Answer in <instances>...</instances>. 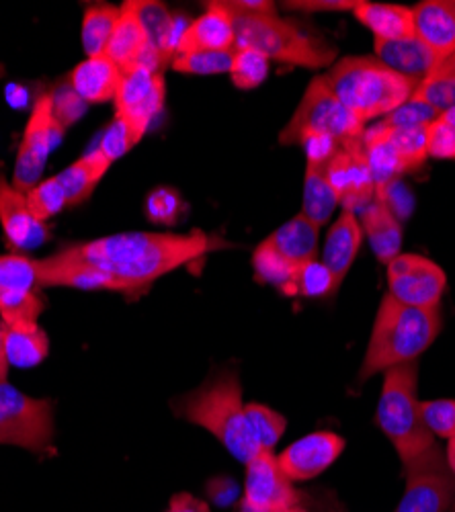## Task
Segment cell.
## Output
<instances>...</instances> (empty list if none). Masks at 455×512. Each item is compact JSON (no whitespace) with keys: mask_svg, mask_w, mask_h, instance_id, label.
Segmentation results:
<instances>
[{"mask_svg":"<svg viewBox=\"0 0 455 512\" xmlns=\"http://www.w3.org/2000/svg\"><path fill=\"white\" fill-rule=\"evenodd\" d=\"M224 246L226 242L218 236L193 230L189 234L126 232L72 244L64 250L74 259L107 273L119 293L140 297L160 277Z\"/></svg>","mask_w":455,"mask_h":512,"instance_id":"obj_1","label":"cell"},{"mask_svg":"<svg viewBox=\"0 0 455 512\" xmlns=\"http://www.w3.org/2000/svg\"><path fill=\"white\" fill-rule=\"evenodd\" d=\"M439 330L441 308H410L388 293L371 328L369 345L357 375L359 386L376 373L417 361L435 343Z\"/></svg>","mask_w":455,"mask_h":512,"instance_id":"obj_2","label":"cell"},{"mask_svg":"<svg viewBox=\"0 0 455 512\" xmlns=\"http://www.w3.org/2000/svg\"><path fill=\"white\" fill-rule=\"evenodd\" d=\"M173 406L177 416L212 433L238 461L248 463L259 453L248 431L242 383L234 369L214 373L203 386L177 398Z\"/></svg>","mask_w":455,"mask_h":512,"instance_id":"obj_3","label":"cell"},{"mask_svg":"<svg viewBox=\"0 0 455 512\" xmlns=\"http://www.w3.org/2000/svg\"><path fill=\"white\" fill-rule=\"evenodd\" d=\"M330 91L365 125L404 105L419 84L380 62L376 56H349L324 74Z\"/></svg>","mask_w":455,"mask_h":512,"instance_id":"obj_4","label":"cell"},{"mask_svg":"<svg viewBox=\"0 0 455 512\" xmlns=\"http://www.w3.org/2000/svg\"><path fill=\"white\" fill-rule=\"evenodd\" d=\"M234 17L236 48H253L285 66H302L320 70L335 62L337 48L330 46L322 37L302 31L292 21L279 19L275 11L242 13L230 11Z\"/></svg>","mask_w":455,"mask_h":512,"instance_id":"obj_5","label":"cell"},{"mask_svg":"<svg viewBox=\"0 0 455 512\" xmlns=\"http://www.w3.org/2000/svg\"><path fill=\"white\" fill-rule=\"evenodd\" d=\"M419 363L410 361L386 371L376 422L394 445L400 461L406 465L435 445L421 414L419 400Z\"/></svg>","mask_w":455,"mask_h":512,"instance_id":"obj_6","label":"cell"},{"mask_svg":"<svg viewBox=\"0 0 455 512\" xmlns=\"http://www.w3.org/2000/svg\"><path fill=\"white\" fill-rule=\"evenodd\" d=\"M363 123L330 91L324 76H314L296 109L279 136L283 146H304L308 140L326 138L347 144L363 136Z\"/></svg>","mask_w":455,"mask_h":512,"instance_id":"obj_7","label":"cell"},{"mask_svg":"<svg viewBox=\"0 0 455 512\" xmlns=\"http://www.w3.org/2000/svg\"><path fill=\"white\" fill-rule=\"evenodd\" d=\"M52 441L54 404L19 392L7 379L0 381V445L50 453Z\"/></svg>","mask_w":455,"mask_h":512,"instance_id":"obj_8","label":"cell"},{"mask_svg":"<svg viewBox=\"0 0 455 512\" xmlns=\"http://www.w3.org/2000/svg\"><path fill=\"white\" fill-rule=\"evenodd\" d=\"M404 476L406 488L394 512H449L455 506V476L437 445L406 463Z\"/></svg>","mask_w":455,"mask_h":512,"instance_id":"obj_9","label":"cell"},{"mask_svg":"<svg viewBox=\"0 0 455 512\" xmlns=\"http://www.w3.org/2000/svg\"><path fill=\"white\" fill-rule=\"evenodd\" d=\"M62 138L60 127L54 121V97L52 93L41 95L29 115L25 132L17 150L15 170H13V187L21 193L31 191L41 175H44L46 162Z\"/></svg>","mask_w":455,"mask_h":512,"instance_id":"obj_10","label":"cell"},{"mask_svg":"<svg viewBox=\"0 0 455 512\" xmlns=\"http://www.w3.org/2000/svg\"><path fill=\"white\" fill-rule=\"evenodd\" d=\"M388 293L410 308H439L447 289L445 271L427 256L400 252L388 265Z\"/></svg>","mask_w":455,"mask_h":512,"instance_id":"obj_11","label":"cell"},{"mask_svg":"<svg viewBox=\"0 0 455 512\" xmlns=\"http://www.w3.org/2000/svg\"><path fill=\"white\" fill-rule=\"evenodd\" d=\"M164 74L146 68H128L121 74L115 95V117L126 121L130 130L142 140L156 115L164 107Z\"/></svg>","mask_w":455,"mask_h":512,"instance_id":"obj_12","label":"cell"},{"mask_svg":"<svg viewBox=\"0 0 455 512\" xmlns=\"http://www.w3.org/2000/svg\"><path fill=\"white\" fill-rule=\"evenodd\" d=\"M300 494L285 476L277 455L259 451L246 463L244 498L240 512H287L296 508Z\"/></svg>","mask_w":455,"mask_h":512,"instance_id":"obj_13","label":"cell"},{"mask_svg":"<svg viewBox=\"0 0 455 512\" xmlns=\"http://www.w3.org/2000/svg\"><path fill=\"white\" fill-rule=\"evenodd\" d=\"M326 179L335 189L343 211L361 213L376 199V185L367 164L363 136L343 144L326 162Z\"/></svg>","mask_w":455,"mask_h":512,"instance_id":"obj_14","label":"cell"},{"mask_svg":"<svg viewBox=\"0 0 455 512\" xmlns=\"http://www.w3.org/2000/svg\"><path fill=\"white\" fill-rule=\"evenodd\" d=\"M345 451V439L330 431H316L292 443L277 455L285 476L292 482L318 478Z\"/></svg>","mask_w":455,"mask_h":512,"instance_id":"obj_15","label":"cell"},{"mask_svg":"<svg viewBox=\"0 0 455 512\" xmlns=\"http://www.w3.org/2000/svg\"><path fill=\"white\" fill-rule=\"evenodd\" d=\"M234 48V17L222 7V3H208V11L189 21L179 41L177 56L193 52H232Z\"/></svg>","mask_w":455,"mask_h":512,"instance_id":"obj_16","label":"cell"},{"mask_svg":"<svg viewBox=\"0 0 455 512\" xmlns=\"http://www.w3.org/2000/svg\"><path fill=\"white\" fill-rule=\"evenodd\" d=\"M0 226L9 246L17 252L35 248L46 238L44 224L31 216L25 193L15 189L3 173H0Z\"/></svg>","mask_w":455,"mask_h":512,"instance_id":"obj_17","label":"cell"},{"mask_svg":"<svg viewBox=\"0 0 455 512\" xmlns=\"http://www.w3.org/2000/svg\"><path fill=\"white\" fill-rule=\"evenodd\" d=\"M415 37L437 62L455 54V0H425L412 9Z\"/></svg>","mask_w":455,"mask_h":512,"instance_id":"obj_18","label":"cell"},{"mask_svg":"<svg viewBox=\"0 0 455 512\" xmlns=\"http://www.w3.org/2000/svg\"><path fill=\"white\" fill-rule=\"evenodd\" d=\"M37 275L41 287H74L87 291H117L115 281L101 269L82 263L70 256L64 248L48 259L37 261Z\"/></svg>","mask_w":455,"mask_h":512,"instance_id":"obj_19","label":"cell"},{"mask_svg":"<svg viewBox=\"0 0 455 512\" xmlns=\"http://www.w3.org/2000/svg\"><path fill=\"white\" fill-rule=\"evenodd\" d=\"M132 7L146 33L148 44L160 54L164 64H171L189 23H185L183 17L173 15L162 3H154V0H132Z\"/></svg>","mask_w":455,"mask_h":512,"instance_id":"obj_20","label":"cell"},{"mask_svg":"<svg viewBox=\"0 0 455 512\" xmlns=\"http://www.w3.org/2000/svg\"><path fill=\"white\" fill-rule=\"evenodd\" d=\"M363 148L371 179H374L376 185V197H382L408 170L388 136V127L382 121L363 132Z\"/></svg>","mask_w":455,"mask_h":512,"instance_id":"obj_21","label":"cell"},{"mask_svg":"<svg viewBox=\"0 0 455 512\" xmlns=\"http://www.w3.org/2000/svg\"><path fill=\"white\" fill-rule=\"evenodd\" d=\"M123 70L109 58H87L80 62L68 78V87L85 103L115 101Z\"/></svg>","mask_w":455,"mask_h":512,"instance_id":"obj_22","label":"cell"},{"mask_svg":"<svg viewBox=\"0 0 455 512\" xmlns=\"http://www.w3.org/2000/svg\"><path fill=\"white\" fill-rule=\"evenodd\" d=\"M363 236L382 265H390L402 252V224L382 199L371 201L361 213Z\"/></svg>","mask_w":455,"mask_h":512,"instance_id":"obj_23","label":"cell"},{"mask_svg":"<svg viewBox=\"0 0 455 512\" xmlns=\"http://www.w3.org/2000/svg\"><path fill=\"white\" fill-rule=\"evenodd\" d=\"M363 228L355 213L343 211L339 220L330 226L326 242L322 248V263L333 271V275L343 283L349 269L353 267L357 252L361 248Z\"/></svg>","mask_w":455,"mask_h":512,"instance_id":"obj_24","label":"cell"},{"mask_svg":"<svg viewBox=\"0 0 455 512\" xmlns=\"http://www.w3.org/2000/svg\"><path fill=\"white\" fill-rule=\"evenodd\" d=\"M376 58L384 62L388 68L398 72L400 76L415 80L417 84L427 78V74L435 68V56L421 44V41L410 35L396 41H374Z\"/></svg>","mask_w":455,"mask_h":512,"instance_id":"obj_25","label":"cell"},{"mask_svg":"<svg viewBox=\"0 0 455 512\" xmlns=\"http://www.w3.org/2000/svg\"><path fill=\"white\" fill-rule=\"evenodd\" d=\"M318 234H320V228L314 226L310 220H306L302 213H298L296 218L277 228L265 240V244H269L289 263L300 267L308 261L318 259Z\"/></svg>","mask_w":455,"mask_h":512,"instance_id":"obj_26","label":"cell"},{"mask_svg":"<svg viewBox=\"0 0 455 512\" xmlns=\"http://www.w3.org/2000/svg\"><path fill=\"white\" fill-rule=\"evenodd\" d=\"M353 15L380 41H396L415 35L412 9L402 5H382L359 0L357 7L353 9Z\"/></svg>","mask_w":455,"mask_h":512,"instance_id":"obj_27","label":"cell"},{"mask_svg":"<svg viewBox=\"0 0 455 512\" xmlns=\"http://www.w3.org/2000/svg\"><path fill=\"white\" fill-rule=\"evenodd\" d=\"M109 166L111 162L99 150H93L72 162L60 175H56L58 183L66 193L68 207L85 203L105 177Z\"/></svg>","mask_w":455,"mask_h":512,"instance_id":"obj_28","label":"cell"},{"mask_svg":"<svg viewBox=\"0 0 455 512\" xmlns=\"http://www.w3.org/2000/svg\"><path fill=\"white\" fill-rule=\"evenodd\" d=\"M339 205V197L335 189L330 187L326 179V164L322 162H306L304 177V197H302V216L310 220L314 226L322 228L333 218Z\"/></svg>","mask_w":455,"mask_h":512,"instance_id":"obj_29","label":"cell"},{"mask_svg":"<svg viewBox=\"0 0 455 512\" xmlns=\"http://www.w3.org/2000/svg\"><path fill=\"white\" fill-rule=\"evenodd\" d=\"M412 99L425 101L439 113L455 107V54L435 64L427 78L419 82Z\"/></svg>","mask_w":455,"mask_h":512,"instance_id":"obj_30","label":"cell"},{"mask_svg":"<svg viewBox=\"0 0 455 512\" xmlns=\"http://www.w3.org/2000/svg\"><path fill=\"white\" fill-rule=\"evenodd\" d=\"M7 361L19 369L39 365L50 355V338L39 326L9 330L7 328Z\"/></svg>","mask_w":455,"mask_h":512,"instance_id":"obj_31","label":"cell"},{"mask_svg":"<svg viewBox=\"0 0 455 512\" xmlns=\"http://www.w3.org/2000/svg\"><path fill=\"white\" fill-rule=\"evenodd\" d=\"M121 7L91 5L82 17V48L89 58L105 56L109 39L119 21Z\"/></svg>","mask_w":455,"mask_h":512,"instance_id":"obj_32","label":"cell"},{"mask_svg":"<svg viewBox=\"0 0 455 512\" xmlns=\"http://www.w3.org/2000/svg\"><path fill=\"white\" fill-rule=\"evenodd\" d=\"M46 310L44 297L37 291H5L0 293V322L9 330L33 328Z\"/></svg>","mask_w":455,"mask_h":512,"instance_id":"obj_33","label":"cell"},{"mask_svg":"<svg viewBox=\"0 0 455 512\" xmlns=\"http://www.w3.org/2000/svg\"><path fill=\"white\" fill-rule=\"evenodd\" d=\"M253 269H255V277L259 283L273 285L279 291H283L285 295H296L294 281H296L298 267L294 263H289L287 259H283V256L279 252H275L269 244L261 242L255 248Z\"/></svg>","mask_w":455,"mask_h":512,"instance_id":"obj_34","label":"cell"},{"mask_svg":"<svg viewBox=\"0 0 455 512\" xmlns=\"http://www.w3.org/2000/svg\"><path fill=\"white\" fill-rule=\"evenodd\" d=\"M244 414L248 422V431H251L259 451L273 453V449L277 447V443L285 433V426H287L285 416L263 404H246Z\"/></svg>","mask_w":455,"mask_h":512,"instance_id":"obj_35","label":"cell"},{"mask_svg":"<svg viewBox=\"0 0 455 512\" xmlns=\"http://www.w3.org/2000/svg\"><path fill=\"white\" fill-rule=\"evenodd\" d=\"M39 285L37 261L21 252L0 254V293L35 291Z\"/></svg>","mask_w":455,"mask_h":512,"instance_id":"obj_36","label":"cell"},{"mask_svg":"<svg viewBox=\"0 0 455 512\" xmlns=\"http://www.w3.org/2000/svg\"><path fill=\"white\" fill-rule=\"evenodd\" d=\"M269 76V58L253 48H234L230 78L240 91H253Z\"/></svg>","mask_w":455,"mask_h":512,"instance_id":"obj_37","label":"cell"},{"mask_svg":"<svg viewBox=\"0 0 455 512\" xmlns=\"http://www.w3.org/2000/svg\"><path fill=\"white\" fill-rule=\"evenodd\" d=\"M341 281L333 275L320 259L308 261L298 267L296 281H294V293L302 297H310V300H324L339 289Z\"/></svg>","mask_w":455,"mask_h":512,"instance_id":"obj_38","label":"cell"},{"mask_svg":"<svg viewBox=\"0 0 455 512\" xmlns=\"http://www.w3.org/2000/svg\"><path fill=\"white\" fill-rule=\"evenodd\" d=\"M388 136L408 173H415L427 162V127H388Z\"/></svg>","mask_w":455,"mask_h":512,"instance_id":"obj_39","label":"cell"},{"mask_svg":"<svg viewBox=\"0 0 455 512\" xmlns=\"http://www.w3.org/2000/svg\"><path fill=\"white\" fill-rule=\"evenodd\" d=\"M25 199H27V207L31 211V216L39 224H46L48 220L58 216L64 207H68L66 193L56 177H52L48 181H39L31 191L25 193Z\"/></svg>","mask_w":455,"mask_h":512,"instance_id":"obj_40","label":"cell"},{"mask_svg":"<svg viewBox=\"0 0 455 512\" xmlns=\"http://www.w3.org/2000/svg\"><path fill=\"white\" fill-rule=\"evenodd\" d=\"M232 52H193L179 54L171 62V68L181 74H197V76H212L226 74L232 68Z\"/></svg>","mask_w":455,"mask_h":512,"instance_id":"obj_41","label":"cell"},{"mask_svg":"<svg viewBox=\"0 0 455 512\" xmlns=\"http://www.w3.org/2000/svg\"><path fill=\"white\" fill-rule=\"evenodd\" d=\"M146 218L152 224L160 226H173L179 222L183 211L181 195L171 187H158L146 199Z\"/></svg>","mask_w":455,"mask_h":512,"instance_id":"obj_42","label":"cell"},{"mask_svg":"<svg viewBox=\"0 0 455 512\" xmlns=\"http://www.w3.org/2000/svg\"><path fill=\"white\" fill-rule=\"evenodd\" d=\"M421 414L433 437L455 439V400H427L421 402Z\"/></svg>","mask_w":455,"mask_h":512,"instance_id":"obj_43","label":"cell"},{"mask_svg":"<svg viewBox=\"0 0 455 512\" xmlns=\"http://www.w3.org/2000/svg\"><path fill=\"white\" fill-rule=\"evenodd\" d=\"M138 142L140 138L130 130L128 123L121 121L119 117H113V123L105 130L97 150L113 164L123 154H128Z\"/></svg>","mask_w":455,"mask_h":512,"instance_id":"obj_44","label":"cell"},{"mask_svg":"<svg viewBox=\"0 0 455 512\" xmlns=\"http://www.w3.org/2000/svg\"><path fill=\"white\" fill-rule=\"evenodd\" d=\"M441 113L419 99H408L396 111L386 115L382 121L388 127H429Z\"/></svg>","mask_w":455,"mask_h":512,"instance_id":"obj_45","label":"cell"},{"mask_svg":"<svg viewBox=\"0 0 455 512\" xmlns=\"http://www.w3.org/2000/svg\"><path fill=\"white\" fill-rule=\"evenodd\" d=\"M427 154L437 160H455V132L443 115L427 127Z\"/></svg>","mask_w":455,"mask_h":512,"instance_id":"obj_46","label":"cell"},{"mask_svg":"<svg viewBox=\"0 0 455 512\" xmlns=\"http://www.w3.org/2000/svg\"><path fill=\"white\" fill-rule=\"evenodd\" d=\"M54 97V121L64 134L68 127L87 111V103L82 101L70 87H62L58 93H52Z\"/></svg>","mask_w":455,"mask_h":512,"instance_id":"obj_47","label":"cell"},{"mask_svg":"<svg viewBox=\"0 0 455 512\" xmlns=\"http://www.w3.org/2000/svg\"><path fill=\"white\" fill-rule=\"evenodd\" d=\"M205 492H208V498L216 504V506H230L236 502L238 498V484L232 480V478H214L208 482V488H205Z\"/></svg>","mask_w":455,"mask_h":512,"instance_id":"obj_48","label":"cell"},{"mask_svg":"<svg viewBox=\"0 0 455 512\" xmlns=\"http://www.w3.org/2000/svg\"><path fill=\"white\" fill-rule=\"evenodd\" d=\"M359 0H296V3H285L287 9L294 11H353Z\"/></svg>","mask_w":455,"mask_h":512,"instance_id":"obj_49","label":"cell"},{"mask_svg":"<svg viewBox=\"0 0 455 512\" xmlns=\"http://www.w3.org/2000/svg\"><path fill=\"white\" fill-rule=\"evenodd\" d=\"M164 512H210V506L208 502H203L187 492H181V494H175L169 508Z\"/></svg>","mask_w":455,"mask_h":512,"instance_id":"obj_50","label":"cell"},{"mask_svg":"<svg viewBox=\"0 0 455 512\" xmlns=\"http://www.w3.org/2000/svg\"><path fill=\"white\" fill-rule=\"evenodd\" d=\"M7 326L0 322V381L7 379L9 373V361H7Z\"/></svg>","mask_w":455,"mask_h":512,"instance_id":"obj_51","label":"cell"},{"mask_svg":"<svg viewBox=\"0 0 455 512\" xmlns=\"http://www.w3.org/2000/svg\"><path fill=\"white\" fill-rule=\"evenodd\" d=\"M445 459H447V465H449V469H451V474L455 476V439H453V441H447Z\"/></svg>","mask_w":455,"mask_h":512,"instance_id":"obj_52","label":"cell"},{"mask_svg":"<svg viewBox=\"0 0 455 512\" xmlns=\"http://www.w3.org/2000/svg\"><path fill=\"white\" fill-rule=\"evenodd\" d=\"M441 115L445 117V121L451 125V130L455 132V107L449 109V111H445V113H441Z\"/></svg>","mask_w":455,"mask_h":512,"instance_id":"obj_53","label":"cell"},{"mask_svg":"<svg viewBox=\"0 0 455 512\" xmlns=\"http://www.w3.org/2000/svg\"><path fill=\"white\" fill-rule=\"evenodd\" d=\"M287 512H306V510H302L300 506H296V508H292V510H287Z\"/></svg>","mask_w":455,"mask_h":512,"instance_id":"obj_54","label":"cell"},{"mask_svg":"<svg viewBox=\"0 0 455 512\" xmlns=\"http://www.w3.org/2000/svg\"><path fill=\"white\" fill-rule=\"evenodd\" d=\"M3 74H5V66H3V64H0V78H3Z\"/></svg>","mask_w":455,"mask_h":512,"instance_id":"obj_55","label":"cell"},{"mask_svg":"<svg viewBox=\"0 0 455 512\" xmlns=\"http://www.w3.org/2000/svg\"><path fill=\"white\" fill-rule=\"evenodd\" d=\"M453 510H455V506H453Z\"/></svg>","mask_w":455,"mask_h":512,"instance_id":"obj_56","label":"cell"}]
</instances>
